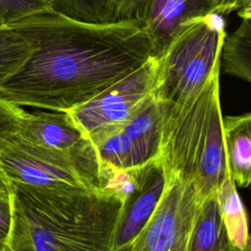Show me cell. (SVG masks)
<instances>
[{
  "label": "cell",
  "instance_id": "obj_1",
  "mask_svg": "<svg viewBox=\"0 0 251 251\" xmlns=\"http://www.w3.org/2000/svg\"><path fill=\"white\" fill-rule=\"evenodd\" d=\"M8 25L35 47L0 85V98L20 107L67 112L154 56L151 38L135 19L91 24L47 10Z\"/></svg>",
  "mask_w": 251,
  "mask_h": 251
},
{
  "label": "cell",
  "instance_id": "obj_2",
  "mask_svg": "<svg viewBox=\"0 0 251 251\" xmlns=\"http://www.w3.org/2000/svg\"><path fill=\"white\" fill-rule=\"evenodd\" d=\"M11 182L12 225L2 251H112L124 203L119 197Z\"/></svg>",
  "mask_w": 251,
  "mask_h": 251
},
{
  "label": "cell",
  "instance_id": "obj_3",
  "mask_svg": "<svg viewBox=\"0 0 251 251\" xmlns=\"http://www.w3.org/2000/svg\"><path fill=\"white\" fill-rule=\"evenodd\" d=\"M216 66L194 100L164 119L160 159L167 176L192 183L202 201L215 194L229 174Z\"/></svg>",
  "mask_w": 251,
  "mask_h": 251
},
{
  "label": "cell",
  "instance_id": "obj_4",
  "mask_svg": "<svg viewBox=\"0 0 251 251\" xmlns=\"http://www.w3.org/2000/svg\"><path fill=\"white\" fill-rule=\"evenodd\" d=\"M217 14L192 20L176 33L159 59L154 95L163 104L164 119L196 98L217 65L226 35Z\"/></svg>",
  "mask_w": 251,
  "mask_h": 251
},
{
  "label": "cell",
  "instance_id": "obj_5",
  "mask_svg": "<svg viewBox=\"0 0 251 251\" xmlns=\"http://www.w3.org/2000/svg\"><path fill=\"white\" fill-rule=\"evenodd\" d=\"M158 75L159 59L153 56L91 100L67 112L87 136L97 130L123 127L155 92Z\"/></svg>",
  "mask_w": 251,
  "mask_h": 251
},
{
  "label": "cell",
  "instance_id": "obj_6",
  "mask_svg": "<svg viewBox=\"0 0 251 251\" xmlns=\"http://www.w3.org/2000/svg\"><path fill=\"white\" fill-rule=\"evenodd\" d=\"M167 178L156 210L130 243L131 251H188L201 200L192 183Z\"/></svg>",
  "mask_w": 251,
  "mask_h": 251
},
{
  "label": "cell",
  "instance_id": "obj_7",
  "mask_svg": "<svg viewBox=\"0 0 251 251\" xmlns=\"http://www.w3.org/2000/svg\"><path fill=\"white\" fill-rule=\"evenodd\" d=\"M0 171L12 181L42 187L96 189L74 159L16 134L0 156Z\"/></svg>",
  "mask_w": 251,
  "mask_h": 251
},
{
  "label": "cell",
  "instance_id": "obj_8",
  "mask_svg": "<svg viewBox=\"0 0 251 251\" xmlns=\"http://www.w3.org/2000/svg\"><path fill=\"white\" fill-rule=\"evenodd\" d=\"M33 144L70 155L91 184L101 189V165L90 138L75 124L68 112H26L17 133Z\"/></svg>",
  "mask_w": 251,
  "mask_h": 251
},
{
  "label": "cell",
  "instance_id": "obj_9",
  "mask_svg": "<svg viewBox=\"0 0 251 251\" xmlns=\"http://www.w3.org/2000/svg\"><path fill=\"white\" fill-rule=\"evenodd\" d=\"M167 181L161 159L138 167L137 185L123 203L112 251L130 244L142 230L156 210Z\"/></svg>",
  "mask_w": 251,
  "mask_h": 251
},
{
  "label": "cell",
  "instance_id": "obj_10",
  "mask_svg": "<svg viewBox=\"0 0 251 251\" xmlns=\"http://www.w3.org/2000/svg\"><path fill=\"white\" fill-rule=\"evenodd\" d=\"M210 14H217L211 0H141L133 19L145 27L160 58L183 25Z\"/></svg>",
  "mask_w": 251,
  "mask_h": 251
},
{
  "label": "cell",
  "instance_id": "obj_11",
  "mask_svg": "<svg viewBox=\"0 0 251 251\" xmlns=\"http://www.w3.org/2000/svg\"><path fill=\"white\" fill-rule=\"evenodd\" d=\"M139 166L160 159L163 146L164 107L154 93L150 95L124 125Z\"/></svg>",
  "mask_w": 251,
  "mask_h": 251
},
{
  "label": "cell",
  "instance_id": "obj_12",
  "mask_svg": "<svg viewBox=\"0 0 251 251\" xmlns=\"http://www.w3.org/2000/svg\"><path fill=\"white\" fill-rule=\"evenodd\" d=\"M228 173L240 187L251 185V112L223 118Z\"/></svg>",
  "mask_w": 251,
  "mask_h": 251
},
{
  "label": "cell",
  "instance_id": "obj_13",
  "mask_svg": "<svg viewBox=\"0 0 251 251\" xmlns=\"http://www.w3.org/2000/svg\"><path fill=\"white\" fill-rule=\"evenodd\" d=\"M188 251H239L228 238L217 192L200 202Z\"/></svg>",
  "mask_w": 251,
  "mask_h": 251
},
{
  "label": "cell",
  "instance_id": "obj_14",
  "mask_svg": "<svg viewBox=\"0 0 251 251\" xmlns=\"http://www.w3.org/2000/svg\"><path fill=\"white\" fill-rule=\"evenodd\" d=\"M217 198L229 240L239 251H251L246 211L229 174L218 188Z\"/></svg>",
  "mask_w": 251,
  "mask_h": 251
},
{
  "label": "cell",
  "instance_id": "obj_15",
  "mask_svg": "<svg viewBox=\"0 0 251 251\" xmlns=\"http://www.w3.org/2000/svg\"><path fill=\"white\" fill-rule=\"evenodd\" d=\"M88 137L96 149L101 170H126L139 166L133 145L123 127L97 130Z\"/></svg>",
  "mask_w": 251,
  "mask_h": 251
},
{
  "label": "cell",
  "instance_id": "obj_16",
  "mask_svg": "<svg viewBox=\"0 0 251 251\" xmlns=\"http://www.w3.org/2000/svg\"><path fill=\"white\" fill-rule=\"evenodd\" d=\"M221 65L226 74L251 83V21L242 20L233 32L226 35Z\"/></svg>",
  "mask_w": 251,
  "mask_h": 251
},
{
  "label": "cell",
  "instance_id": "obj_17",
  "mask_svg": "<svg viewBox=\"0 0 251 251\" xmlns=\"http://www.w3.org/2000/svg\"><path fill=\"white\" fill-rule=\"evenodd\" d=\"M51 10L79 22L110 24L119 21L115 0H48Z\"/></svg>",
  "mask_w": 251,
  "mask_h": 251
},
{
  "label": "cell",
  "instance_id": "obj_18",
  "mask_svg": "<svg viewBox=\"0 0 251 251\" xmlns=\"http://www.w3.org/2000/svg\"><path fill=\"white\" fill-rule=\"evenodd\" d=\"M34 45L9 25L0 27V85L27 61Z\"/></svg>",
  "mask_w": 251,
  "mask_h": 251
},
{
  "label": "cell",
  "instance_id": "obj_19",
  "mask_svg": "<svg viewBox=\"0 0 251 251\" xmlns=\"http://www.w3.org/2000/svg\"><path fill=\"white\" fill-rule=\"evenodd\" d=\"M47 10H51L48 0H0V18L4 25Z\"/></svg>",
  "mask_w": 251,
  "mask_h": 251
},
{
  "label": "cell",
  "instance_id": "obj_20",
  "mask_svg": "<svg viewBox=\"0 0 251 251\" xmlns=\"http://www.w3.org/2000/svg\"><path fill=\"white\" fill-rule=\"evenodd\" d=\"M25 113L22 107L0 98V156L6 145L18 133Z\"/></svg>",
  "mask_w": 251,
  "mask_h": 251
},
{
  "label": "cell",
  "instance_id": "obj_21",
  "mask_svg": "<svg viewBox=\"0 0 251 251\" xmlns=\"http://www.w3.org/2000/svg\"><path fill=\"white\" fill-rule=\"evenodd\" d=\"M12 225L11 200L0 201V246L4 247Z\"/></svg>",
  "mask_w": 251,
  "mask_h": 251
},
{
  "label": "cell",
  "instance_id": "obj_22",
  "mask_svg": "<svg viewBox=\"0 0 251 251\" xmlns=\"http://www.w3.org/2000/svg\"><path fill=\"white\" fill-rule=\"evenodd\" d=\"M119 20L133 19L134 13L141 0H115Z\"/></svg>",
  "mask_w": 251,
  "mask_h": 251
},
{
  "label": "cell",
  "instance_id": "obj_23",
  "mask_svg": "<svg viewBox=\"0 0 251 251\" xmlns=\"http://www.w3.org/2000/svg\"><path fill=\"white\" fill-rule=\"evenodd\" d=\"M211 2L216 7V13L219 14H228L234 10L242 8L248 0H211Z\"/></svg>",
  "mask_w": 251,
  "mask_h": 251
},
{
  "label": "cell",
  "instance_id": "obj_24",
  "mask_svg": "<svg viewBox=\"0 0 251 251\" xmlns=\"http://www.w3.org/2000/svg\"><path fill=\"white\" fill-rule=\"evenodd\" d=\"M12 195V182L0 171V201L11 200Z\"/></svg>",
  "mask_w": 251,
  "mask_h": 251
},
{
  "label": "cell",
  "instance_id": "obj_25",
  "mask_svg": "<svg viewBox=\"0 0 251 251\" xmlns=\"http://www.w3.org/2000/svg\"><path fill=\"white\" fill-rule=\"evenodd\" d=\"M237 14L241 18V20L251 21V0L246 3L242 8H240Z\"/></svg>",
  "mask_w": 251,
  "mask_h": 251
},
{
  "label": "cell",
  "instance_id": "obj_26",
  "mask_svg": "<svg viewBox=\"0 0 251 251\" xmlns=\"http://www.w3.org/2000/svg\"><path fill=\"white\" fill-rule=\"evenodd\" d=\"M113 251H131V245L128 244V245H125L119 249H116V250H113Z\"/></svg>",
  "mask_w": 251,
  "mask_h": 251
},
{
  "label": "cell",
  "instance_id": "obj_27",
  "mask_svg": "<svg viewBox=\"0 0 251 251\" xmlns=\"http://www.w3.org/2000/svg\"><path fill=\"white\" fill-rule=\"evenodd\" d=\"M3 25H4V23H3V21H2V19H1V18H0V27H1V26H3Z\"/></svg>",
  "mask_w": 251,
  "mask_h": 251
},
{
  "label": "cell",
  "instance_id": "obj_28",
  "mask_svg": "<svg viewBox=\"0 0 251 251\" xmlns=\"http://www.w3.org/2000/svg\"><path fill=\"white\" fill-rule=\"evenodd\" d=\"M2 250H3V247H1V246H0V251H2Z\"/></svg>",
  "mask_w": 251,
  "mask_h": 251
},
{
  "label": "cell",
  "instance_id": "obj_29",
  "mask_svg": "<svg viewBox=\"0 0 251 251\" xmlns=\"http://www.w3.org/2000/svg\"><path fill=\"white\" fill-rule=\"evenodd\" d=\"M249 1H250V0H248V2H249ZM248 2H247V3H248Z\"/></svg>",
  "mask_w": 251,
  "mask_h": 251
}]
</instances>
